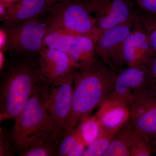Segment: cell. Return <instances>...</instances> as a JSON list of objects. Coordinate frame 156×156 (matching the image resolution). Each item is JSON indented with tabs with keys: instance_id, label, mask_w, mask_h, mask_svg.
<instances>
[{
	"instance_id": "6da1fadb",
	"label": "cell",
	"mask_w": 156,
	"mask_h": 156,
	"mask_svg": "<svg viewBox=\"0 0 156 156\" xmlns=\"http://www.w3.org/2000/svg\"><path fill=\"white\" fill-rule=\"evenodd\" d=\"M117 74L99 58L86 69L75 70L71 109L62 138L102 105L114 88Z\"/></svg>"
},
{
	"instance_id": "7a4b0ae2",
	"label": "cell",
	"mask_w": 156,
	"mask_h": 156,
	"mask_svg": "<svg viewBox=\"0 0 156 156\" xmlns=\"http://www.w3.org/2000/svg\"><path fill=\"white\" fill-rule=\"evenodd\" d=\"M40 87L9 132L14 150L19 154L45 142L52 137L54 132L53 119L42 100Z\"/></svg>"
},
{
	"instance_id": "3957f363",
	"label": "cell",
	"mask_w": 156,
	"mask_h": 156,
	"mask_svg": "<svg viewBox=\"0 0 156 156\" xmlns=\"http://www.w3.org/2000/svg\"><path fill=\"white\" fill-rule=\"evenodd\" d=\"M43 78L40 70L23 63L11 70L1 88L0 121H14L34 93L38 89Z\"/></svg>"
},
{
	"instance_id": "277c9868",
	"label": "cell",
	"mask_w": 156,
	"mask_h": 156,
	"mask_svg": "<svg viewBox=\"0 0 156 156\" xmlns=\"http://www.w3.org/2000/svg\"><path fill=\"white\" fill-rule=\"evenodd\" d=\"M45 20L49 29L62 31L95 41L100 34L84 1L63 0L51 6Z\"/></svg>"
},
{
	"instance_id": "5b68a950",
	"label": "cell",
	"mask_w": 156,
	"mask_h": 156,
	"mask_svg": "<svg viewBox=\"0 0 156 156\" xmlns=\"http://www.w3.org/2000/svg\"><path fill=\"white\" fill-rule=\"evenodd\" d=\"M75 71L53 82L43 80L40 85L42 100L54 125L52 137L58 144L71 109Z\"/></svg>"
},
{
	"instance_id": "8992f818",
	"label": "cell",
	"mask_w": 156,
	"mask_h": 156,
	"mask_svg": "<svg viewBox=\"0 0 156 156\" xmlns=\"http://www.w3.org/2000/svg\"><path fill=\"white\" fill-rule=\"evenodd\" d=\"M7 36L5 50L21 54L39 53L49 30L45 19L27 20L4 29Z\"/></svg>"
},
{
	"instance_id": "52a82bcc",
	"label": "cell",
	"mask_w": 156,
	"mask_h": 156,
	"mask_svg": "<svg viewBox=\"0 0 156 156\" xmlns=\"http://www.w3.org/2000/svg\"><path fill=\"white\" fill-rule=\"evenodd\" d=\"M129 116L136 131L151 144L156 136V85L133 91Z\"/></svg>"
},
{
	"instance_id": "ba28073f",
	"label": "cell",
	"mask_w": 156,
	"mask_h": 156,
	"mask_svg": "<svg viewBox=\"0 0 156 156\" xmlns=\"http://www.w3.org/2000/svg\"><path fill=\"white\" fill-rule=\"evenodd\" d=\"M84 2L100 34L135 18V9L131 0H85Z\"/></svg>"
},
{
	"instance_id": "9c48e42d",
	"label": "cell",
	"mask_w": 156,
	"mask_h": 156,
	"mask_svg": "<svg viewBox=\"0 0 156 156\" xmlns=\"http://www.w3.org/2000/svg\"><path fill=\"white\" fill-rule=\"evenodd\" d=\"M134 20L104 31L94 41L98 57L117 72L126 65L123 44L132 30Z\"/></svg>"
},
{
	"instance_id": "30bf717a",
	"label": "cell",
	"mask_w": 156,
	"mask_h": 156,
	"mask_svg": "<svg viewBox=\"0 0 156 156\" xmlns=\"http://www.w3.org/2000/svg\"><path fill=\"white\" fill-rule=\"evenodd\" d=\"M122 54L128 66L147 64L156 55L151 47L146 32L135 15L131 32L123 43Z\"/></svg>"
},
{
	"instance_id": "8fae6325",
	"label": "cell",
	"mask_w": 156,
	"mask_h": 156,
	"mask_svg": "<svg viewBox=\"0 0 156 156\" xmlns=\"http://www.w3.org/2000/svg\"><path fill=\"white\" fill-rule=\"evenodd\" d=\"M39 53V70L43 80L47 82L56 80L76 70L67 53L42 48Z\"/></svg>"
},
{
	"instance_id": "7c38bea8",
	"label": "cell",
	"mask_w": 156,
	"mask_h": 156,
	"mask_svg": "<svg viewBox=\"0 0 156 156\" xmlns=\"http://www.w3.org/2000/svg\"><path fill=\"white\" fill-rule=\"evenodd\" d=\"M50 7L47 0H22L17 5L8 9L6 25H12L27 20L38 18Z\"/></svg>"
},
{
	"instance_id": "4fadbf2b",
	"label": "cell",
	"mask_w": 156,
	"mask_h": 156,
	"mask_svg": "<svg viewBox=\"0 0 156 156\" xmlns=\"http://www.w3.org/2000/svg\"><path fill=\"white\" fill-rule=\"evenodd\" d=\"M116 85L134 90L156 85L147 64L128 68L118 73Z\"/></svg>"
},
{
	"instance_id": "5bb4252c",
	"label": "cell",
	"mask_w": 156,
	"mask_h": 156,
	"mask_svg": "<svg viewBox=\"0 0 156 156\" xmlns=\"http://www.w3.org/2000/svg\"><path fill=\"white\" fill-rule=\"evenodd\" d=\"M76 70H82L89 67L98 59L95 41L89 37L77 36L68 52Z\"/></svg>"
},
{
	"instance_id": "9a60e30c",
	"label": "cell",
	"mask_w": 156,
	"mask_h": 156,
	"mask_svg": "<svg viewBox=\"0 0 156 156\" xmlns=\"http://www.w3.org/2000/svg\"><path fill=\"white\" fill-rule=\"evenodd\" d=\"M135 131L129 118L115 135L102 156H130Z\"/></svg>"
},
{
	"instance_id": "2e32d148",
	"label": "cell",
	"mask_w": 156,
	"mask_h": 156,
	"mask_svg": "<svg viewBox=\"0 0 156 156\" xmlns=\"http://www.w3.org/2000/svg\"><path fill=\"white\" fill-rule=\"evenodd\" d=\"M76 36L62 31L48 30L43 42V47L68 52L75 42Z\"/></svg>"
},
{
	"instance_id": "e0dca14e",
	"label": "cell",
	"mask_w": 156,
	"mask_h": 156,
	"mask_svg": "<svg viewBox=\"0 0 156 156\" xmlns=\"http://www.w3.org/2000/svg\"><path fill=\"white\" fill-rule=\"evenodd\" d=\"M98 128V135L86 147L83 156H102L115 135L121 129L105 128L99 125Z\"/></svg>"
},
{
	"instance_id": "ac0fdd59",
	"label": "cell",
	"mask_w": 156,
	"mask_h": 156,
	"mask_svg": "<svg viewBox=\"0 0 156 156\" xmlns=\"http://www.w3.org/2000/svg\"><path fill=\"white\" fill-rule=\"evenodd\" d=\"M135 15L147 34L150 44L156 54V14L137 8Z\"/></svg>"
},
{
	"instance_id": "d6986e66",
	"label": "cell",
	"mask_w": 156,
	"mask_h": 156,
	"mask_svg": "<svg viewBox=\"0 0 156 156\" xmlns=\"http://www.w3.org/2000/svg\"><path fill=\"white\" fill-rule=\"evenodd\" d=\"M84 121L75 128L68 132L58 144V156H68L72 149L84 137L83 127Z\"/></svg>"
},
{
	"instance_id": "ffe728a7",
	"label": "cell",
	"mask_w": 156,
	"mask_h": 156,
	"mask_svg": "<svg viewBox=\"0 0 156 156\" xmlns=\"http://www.w3.org/2000/svg\"><path fill=\"white\" fill-rule=\"evenodd\" d=\"M58 144L52 137L42 144L34 147L25 152L20 154L21 156H58Z\"/></svg>"
},
{
	"instance_id": "44dd1931",
	"label": "cell",
	"mask_w": 156,
	"mask_h": 156,
	"mask_svg": "<svg viewBox=\"0 0 156 156\" xmlns=\"http://www.w3.org/2000/svg\"><path fill=\"white\" fill-rule=\"evenodd\" d=\"M133 92L132 89L115 84L113 90L105 101L119 104L129 108Z\"/></svg>"
},
{
	"instance_id": "7402d4cb",
	"label": "cell",
	"mask_w": 156,
	"mask_h": 156,
	"mask_svg": "<svg viewBox=\"0 0 156 156\" xmlns=\"http://www.w3.org/2000/svg\"><path fill=\"white\" fill-rule=\"evenodd\" d=\"M153 153L150 143L144 136L135 131L130 156H151Z\"/></svg>"
},
{
	"instance_id": "603a6c76",
	"label": "cell",
	"mask_w": 156,
	"mask_h": 156,
	"mask_svg": "<svg viewBox=\"0 0 156 156\" xmlns=\"http://www.w3.org/2000/svg\"><path fill=\"white\" fill-rule=\"evenodd\" d=\"M98 121L95 115L84 121L83 134L88 145L96 138L98 134Z\"/></svg>"
},
{
	"instance_id": "cb8c5ba5",
	"label": "cell",
	"mask_w": 156,
	"mask_h": 156,
	"mask_svg": "<svg viewBox=\"0 0 156 156\" xmlns=\"http://www.w3.org/2000/svg\"><path fill=\"white\" fill-rule=\"evenodd\" d=\"M14 147L11 142L9 133L5 129H0V156H14Z\"/></svg>"
},
{
	"instance_id": "d4e9b609",
	"label": "cell",
	"mask_w": 156,
	"mask_h": 156,
	"mask_svg": "<svg viewBox=\"0 0 156 156\" xmlns=\"http://www.w3.org/2000/svg\"><path fill=\"white\" fill-rule=\"evenodd\" d=\"M138 8L156 14V0H134Z\"/></svg>"
},
{
	"instance_id": "484cf974",
	"label": "cell",
	"mask_w": 156,
	"mask_h": 156,
	"mask_svg": "<svg viewBox=\"0 0 156 156\" xmlns=\"http://www.w3.org/2000/svg\"><path fill=\"white\" fill-rule=\"evenodd\" d=\"M88 145L85 138L83 137L72 149L68 156H83L84 151Z\"/></svg>"
},
{
	"instance_id": "4316f807",
	"label": "cell",
	"mask_w": 156,
	"mask_h": 156,
	"mask_svg": "<svg viewBox=\"0 0 156 156\" xmlns=\"http://www.w3.org/2000/svg\"><path fill=\"white\" fill-rule=\"evenodd\" d=\"M147 64L156 85V55L150 58Z\"/></svg>"
},
{
	"instance_id": "83f0119b",
	"label": "cell",
	"mask_w": 156,
	"mask_h": 156,
	"mask_svg": "<svg viewBox=\"0 0 156 156\" xmlns=\"http://www.w3.org/2000/svg\"><path fill=\"white\" fill-rule=\"evenodd\" d=\"M7 36L4 29L0 30V50H5L7 44Z\"/></svg>"
},
{
	"instance_id": "f1b7e54d",
	"label": "cell",
	"mask_w": 156,
	"mask_h": 156,
	"mask_svg": "<svg viewBox=\"0 0 156 156\" xmlns=\"http://www.w3.org/2000/svg\"><path fill=\"white\" fill-rule=\"evenodd\" d=\"M8 11L7 7L3 3L0 2V20L1 21H4L7 19Z\"/></svg>"
},
{
	"instance_id": "f546056e",
	"label": "cell",
	"mask_w": 156,
	"mask_h": 156,
	"mask_svg": "<svg viewBox=\"0 0 156 156\" xmlns=\"http://www.w3.org/2000/svg\"><path fill=\"white\" fill-rule=\"evenodd\" d=\"M22 0H0V2L3 3L8 9H11L19 4Z\"/></svg>"
},
{
	"instance_id": "4dcf8cb0",
	"label": "cell",
	"mask_w": 156,
	"mask_h": 156,
	"mask_svg": "<svg viewBox=\"0 0 156 156\" xmlns=\"http://www.w3.org/2000/svg\"><path fill=\"white\" fill-rule=\"evenodd\" d=\"M5 61V58L4 51L2 50H0V69L1 70L2 69Z\"/></svg>"
},
{
	"instance_id": "1f68e13d",
	"label": "cell",
	"mask_w": 156,
	"mask_h": 156,
	"mask_svg": "<svg viewBox=\"0 0 156 156\" xmlns=\"http://www.w3.org/2000/svg\"><path fill=\"white\" fill-rule=\"evenodd\" d=\"M47 1L48 3V5L50 7L56 3L61 2V1H63V0H47Z\"/></svg>"
},
{
	"instance_id": "d6a6232c",
	"label": "cell",
	"mask_w": 156,
	"mask_h": 156,
	"mask_svg": "<svg viewBox=\"0 0 156 156\" xmlns=\"http://www.w3.org/2000/svg\"><path fill=\"white\" fill-rule=\"evenodd\" d=\"M151 145L152 147L153 153L155 154L156 155V136L153 141L151 144Z\"/></svg>"
}]
</instances>
